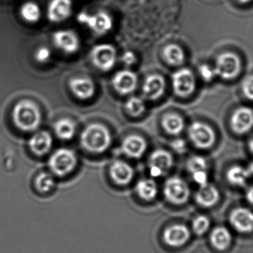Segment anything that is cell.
Segmentation results:
<instances>
[{"label":"cell","mask_w":253,"mask_h":253,"mask_svg":"<svg viewBox=\"0 0 253 253\" xmlns=\"http://www.w3.org/2000/svg\"><path fill=\"white\" fill-rule=\"evenodd\" d=\"M173 165V157L170 152L164 149H157L152 152L149 160L150 175L159 177L165 174Z\"/></svg>","instance_id":"cell-10"},{"label":"cell","mask_w":253,"mask_h":253,"mask_svg":"<svg viewBox=\"0 0 253 253\" xmlns=\"http://www.w3.org/2000/svg\"><path fill=\"white\" fill-rule=\"evenodd\" d=\"M243 94L248 100H253V75H249L241 84Z\"/></svg>","instance_id":"cell-34"},{"label":"cell","mask_w":253,"mask_h":253,"mask_svg":"<svg viewBox=\"0 0 253 253\" xmlns=\"http://www.w3.org/2000/svg\"><path fill=\"white\" fill-rule=\"evenodd\" d=\"M231 128L238 134H245L253 127V110L247 106L238 108L232 114Z\"/></svg>","instance_id":"cell-12"},{"label":"cell","mask_w":253,"mask_h":253,"mask_svg":"<svg viewBox=\"0 0 253 253\" xmlns=\"http://www.w3.org/2000/svg\"><path fill=\"white\" fill-rule=\"evenodd\" d=\"M190 238V231L184 224H174L167 227L164 232V240L170 247L184 245Z\"/></svg>","instance_id":"cell-15"},{"label":"cell","mask_w":253,"mask_h":253,"mask_svg":"<svg viewBox=\"0 0 253 253\" xmlns=\"http://www.w3.org/2000/svg\"><path fill=\"white\" fill-rule=\"evenodd\" d=\"M214 69L216 76L223 80H232L239 75L241 62L234 53H222L216 58Z\"/></svg>","instance_id":"cell-5"},{"label":"cell","mask_w":253,"mask_h":253,"mask_svg":"<svg viewBox=\"0 0 253 253\" xmlns=\"http://www.w3.org/2000/svg\"><path fill=\"white\" fill-rule=\"evenodd\" d=\"M249 148H250V150L251 151L252 153H253V137L249 143Z\"/></svg>","instance_id":"cell-41"},{"label":"cell","mask_w":253,"mask_h":253,"mask_svg":"<svg viewBox=\"0 0 253 253\" xmlns=\"http://www.w3.org/2000/svg\"><path fill=\"white\" fill-rule=\"evenodd\" d=\"M186 167L191 174L197 171H207V161L201 155H193L188 159Z\"/></svg>","instance_id":"cell-32"},{"label":"cell","mask_w":253,"mask_h":253,"mask_svg":"<svg viewBox=\"0 0 253 253\" xmlns=\"http://www.w3.org/2000/svg\"><path fill=\"white\" fill-rule=\"evenodd\" d=\"M236 1L237 2H240V3L245 4L250 2L251 0H236Z\"/></svg>","instance_id":"cell-42"},{"label":"cell","mask_w":253,"mask_h":253,"mask_svg":"<svg viewBox=\"0 0 253 253\" xmlns=\"http://www.w3.org/2000/svg\"><path fill=\"white\" fill-rule=\"evenodd\" d=\"M171 147L176 152L181 153V152H184L185 149H186V143L182 139H177V140H175L173 142L172 144H171Z\"/></svg>","instance_id":"cell-39"},{"label":"cell","mask_w":253,"mask_h":253,"mask_svg":"<svg viewBox=\"0 0 253 253\" xmlns=\"http://www.w3.org/2000/svg\"><path fill=\"white\" fill-rule=\"evenodd\" d=\"M136 191L140 198L145 201H152L158 195V186L152 179H142L136 185Z\"/></svg>","instance_id":"cell-26"},{"label":"cell","mask_w":253,"mask_h":253,"mask_svg":"<svg viewBox=\"0 0 253 253\" xmlns=\"http://www.w3.org/2000/svg\"><path fill=\"white\" fill-rule=\"evenodd\" d=\"M163 128L166 132L171 135H178L184 129L185 123L183 118L177 114H167L161 121Z\"/></svg>","instance_id":"cell-24"},{"label":"cell","mask_w":253,"mask_h":253,"mask_svg":"<svg viewBox=\"0 0 253 253\" xmlns=\"http://www.w3.org/2000/svg\"><path fill=\"white\" fill-rule=\"evenodd\" d=\"M20 14L28 23H38L41 17V8L36 2H26L20 8Z\"/></svg>","instance_id":"cell-29"},{"label":"cell","mask_w":253,"mask_h":253,"mask_svg":"<svg viewBox=\"0 0 253 253\" xmlns=\"http://www.w3.org/2000/svg\"><path fill=\"white\" fill-rule=\"evenodd\" d=\"M164 60L171 66H178L183 64L185 54L181 47L176 44H168L163 50Z\"/></svg>","instance_id":"cell-25"},{"label":"cell","mask_w":253,"mask_h":253,"mask_svg":"<svg viewBox=\"0 0 253 253\" xmlns=\"http://www.w3.org/2000/svg\"><path fill=\"white\" fill-rule=\"evenodd\" d=\"M164 194L169 202L175 205H182L187 202L191 191L185 180L174 176L166 180Z\"/></svg>","instance_id":"cell-4"},{"label":"cell","mask_w":253,"mask_h":253,"mask_svg":"<svg viewBox=\"0 0 253 253\" xmlns=\"http://www.w3.org/2000/svg\"><path fill=\"white\" fill-rule=\"evenodd\" d=\"M192 179L200 186H205L208 183V174L207 171H200L192 174Z\"/></svg>","instance_id":"cell-37"},{"label":"cell","mask_w":253,"mask_h":253,"mask_svg":"<svg viewBox=\"0 0 253 253\" xmlns=\"http://www.w3.org/2000/svg\"><path fill=\"white\" fill-rule=\"evenodd\" d=\"M232 239V235L229 229L223 226H217L210 234L211 245L220 251L226 250L230 246Z\"/></svg>","instance_id":"cell-23"},{"label":"cell","mask_w":253,"mask_h":253,"mask_svg":"<svg viewBox=\"0 0 253 253\" xmlns=\"http://www.w3.org/2000/svg\"><path fill=\"white\" fill-rule=\"evenodd\" d=\"M188 136L195 146L201 149L211 147L215 141L214 130L210 126L200 121H195L189 126Z\"/></svg>","instance_id":"cell-6"},{"label":"cell","mask_w":253,"mask_h":253,"mask_svg":"<svg viewBox=\"0 0 253 253\" xmlns=\"http://www.w3.org/2000/svg\"><path fill=\"white\" fill-rule=\"evenodd\" d=\"M249 171H250V174H253V163L250 164V167L248 168Z\"/></svg>","instance_id":"cell-43"},{"label":"cell","mask_w":253,"mask_h":253,"mask_svg":"<svg viewBox=\"0 0 253 253\" xmlns=\"http://www.w3.org/2000/svg\"><path fill=\"white\" fill-rule=\"evenodd\" d=\"M147 149V142L141 136L131 134L123 140L121 149L123 153L131 158H140Z\"/></svg>","instance_id":"cell-18"},{"label":"cell","mask_w":253,"mask_h":253,"mask_svg":"<svg viewBox=\"0 0 253 253\" xmlns=\"http://www.w3.org/2000/svg\"><path fill=\"white\" fill-rule=\"evenodd\" d=\"M165 79L158 74L149 75L145 79L142 87L143 95L151 100H157L162 97L165 92Z\"/></svg>","instance_id":"cell-17"},{"label":"cell","mask_w":253,"mask_h":253,"mask_svg":"<svg viewBox=\"0 0 253 253\" xmlns=\"http://www.w3.org/2000/svg\"><path fill=\"white\" fill-rule=\"evenodd\" d=\"M72 13V0H51L47 15L51 23H61L67 20Z\"/></svg>","instance_id":"cell-16"},{"label":"cell","mask_w":253,"mask_h":253,"mask_svg":"<svg viewBox=\"0 0 253 253\" xmlns=\"http://www.w3.org/2000/svg\"><path fill=\"white\" fill-rule=\"evenodd\" d=\"M250 174L248 169L244 168L241 166H233L228 170L226 177L231 184L235 186H244L247 183Z\"/></svg>","instance_id":"cell-28"},{"label":"cell","mask_w":253,"mask_h":253,"mask_svg":"<svg viewBox=\"0 0 253 253\" xmlns=\"http://www.w3.org/2000/svg\"><path fill=\"white\" fill-rule=\"evenodd\" d=\"M229 222L238 232L242 233L253 232V212L249 209L238 207L231 211Z\"/></svg>","instance_id":"cell-14"},{"label":"cell","mask_w":253,"mask_h":253,"mask_svg":"<svg viewBox=\"0 0 253 253\" xmlns=\"http://www.w3.org/2000/svg\"><path fill=\"white\" fill-rule=\"evenodd\" d=\"M220 199L218 189L213 185L207 183L205 186H200L195 195L196 202L201 207L209 208L215 205Z\"/></svg>","instance_id":"cell-22"},{"label":"cell","mask_w":253,"mask_h":253,"mask_svg":"<svg viewBox=\"0 0 253 253\" xmlns=\"http://www.w3.org/2000/svg\"><path fill=\"white\" fill-rule=\"evenodd\" d=\"M54 45L66 54L76 53L81 46V41L76 32L72 30H60L52 36Z\"/></svg>","instance_id":"cell-11"},{"label":"cell","mask_w":253,"mask_h":253,"mask_svg":"<svg viewBox=\"0 0 253 253\" xmlns=\"http://www.w3.org/2000/svg\"><path fill=\"white\" fill-rule=\"evenodd\" d=\"M35 56L37 61L39 62V63H45L51 57V51L47 47H40L35 52Z\"/></svg>","instance_id":"cell-36"},{"label":"cell","mask_w":253,"mask_h":253,"mask_svg":"<svg viewBox=\"0 0 253 253\" xmlns=\"http://www.w3.org/2000/svg\"><path fill=\"white\" fill-rule=\"evenodd\" d=\"M90 57L95 67L103 72H108L116 63L117 50L111 44H98L93 47Z\"/></svg>","instance_id":"cell-7"},{"label":"cell","mask_w":253,"mask_h":253,"mask_svg":"<svg viewBox=\"0 0 253 253\" xmlns=\"http://www.w3.org/2000/svg\"><path fill=\"white\" fill-rule=\"evenodd\" d=\"M35 187L41 193H47L54 188L55 181L54 177L49 173L42 172L35 179Z\"/></svg>","instance_id":"cell-31"},{"label":"cell","mask_w":253,"mask_h":253,"mask_svg":"<svg viewBox=\"0 0 253 253\" xmlns=\"http://www.w3.org/2000/svg\"><path fill=\"white\" fill-rule=\"evenodd\" d=\"M210 226V220L207 216L199 215L192 222L193 231L198 235H204L207 232Z\"/></svg>","instance_id":"cell-33"},{"label":"cell","mask_w":253,"mask_h":253,"mask_svg":"<svg viewBox=\"0 0 253 253\" xmlns=\"http://www.w3.org/2000/svg\"><path fill=\"white\" fill-rule=\"evenodd\" d=\"M51 134L46 131H39L34 134L29 141L31 150L38 156H42L49 152L52 146Z\"/></svg>","instance_id":"cell-21"},{"label":"cell","mask_w":253,"mask_h":253,"mask_svg":"<svg viewBox=\"0 0 253 253\" xmlns=\"http://www.w3.org/2000/svg\"><path fill=\"white\" fill-rule=\"evenodd\" d=\"M78 20L80 23L88 26L93 32L99 35L107 33L113 26L111 16L103 11L93 14L82 11L78 14Z\"/></svg>","instance_id":"cell-8"},{"label":"cell","mask_w":253,"mask_h":253,"mask_svg":"<svg viewBox=\"0 0 253 253\" xmlns=\"http://www.w3.org/2000/svg\"><path fill=\"white\" fill-rule=\"evenodd\" d=\"M121 59H122L123 63L128 66L134 65L135 63L136 60H137L135 54L131 51H127L124 52Z\"/></svg>","instance_id":"cell-38"},{"label":"cell","mask_w":253,"mask_h":253,"mask_svg":"<svg viewBox=\"0 0 253 253\" xmlns=\"http://www.w3.org/2000/svg\"><path fill=\"white\" fill-rule=\"evenodd\" d=\"M72 93L81 100H88L95 93V85L92 80L88 78H73L69 81Z\"/></svg>","instance_id":"cell-20"},{"label":"cell","mask_w":253,"mask_h":253,"mask_svg":"<svg viewBox=\"0 0 253 253\" xmlns=\"http://www.w3.org/2000/svg\"><path fill=\"white\" fill-rule=\"evenodd\" d=\"M246 196H247V199L248 202L253 205V186H252L251 187L248 189Z\"/></svg>","instance_id":"cell-40"},{"label":"cell","mask_w":253,"mask_h":253,"mask_svg":"<svg viewBox=\"0 0 253 253\" xmlns=\"http://www.w3.org/2000/svg\"><path fill=\"white\" fill-rule=\"evenodd\" d=\"M110 175L115 183L125 186L132 180L134 171L132 167L126 162L117 161L111 166Z\"/></svg>","instance_id":"cell-19"},{"label":"cell","mask_w":253,"mask_h":253,"mask_svg":"<svg viewBox=\"0 0 253 253\" xmlns=\"http://www.w3.org/2000/svg\"><path fill=\"white\" fill-rule=\"evenodd\" d=\"M127 113L132 117H138L144 113L146 104L143 99L136 96L130 97L125 103Z\"/></svg>","instance_id":"cell-30"},{"label":"cell","mask_w":253,"mask_h":253,"mask_svg":"<svg viewBox=\"0 0 253 253\" xmlns=\"http://www.w3.org/2000/svg\"><path fill=\"white\" fill-rule=\"evenodd\" d=\"M56 135L62 140H71L75 136L76 124L74 121L67 118H63L57 121L54 124Z\"/></svg>","instance_id":"cell-27"},{"label":"cell","mask_w":253,"mask_h":253,"mask_svg":"<svg viewBox=\"0 0 253 253\" xmlns=\"http://www.w3.org/2000/svg\"><path fill=\"white\" fill-rule=\"evenodd\" d=\"M78 157L73 150L67 148H60L50 157L48 166L54 174L64 177L70 174L76 168Z\"/></svg>","instance_id":"cell-3"},{"label":"cell","mask_w":253,"mask_h":253,"mask_svg":"<svg viewBox=\"0 0 253 253\" xmlns=\"http://www.w3.org/2000/svg\"><path fill=\"white\" fill-rule=\"evenodd\" d=\"M112 137L109 130L100 124H91L83 131L81 143L83 147L92 153H102L112 144Z\"/></svg>","instance_id":"cell-1"},{"label":"cell","mask_w":253,"mask_h":253,"mask_svg":"<svg viewBox=\"0 0 253 253\" xmlns=\"http://www.w3.org/2000/svg\"><path fill=\"white\" fill-rule=\"evenodd\" d=\"M198 72H199L200 75H201L203 80L207 81V82L212 81L214 78L217 77L216 76L215 72H214V67H211L210 65H201L198 69Z\"/></svg>","instance_id":"cell-35"},{"label":"cell","mask_w":253,"mask_h":253,"mask_svg":"<svg viewBox=\"0 0 253 253\" xmlns=\"http://www.w3.org/2000/svg\"><path fill=\"white\" fill-rule=\"evenodd\" d=\"M112 86L121 95L131 94L137 88V76L132 71L125 69L119 71L112 80Z\"/></svg>","instance_id":"cell-13"},{"label":"cell","mask_w":253,"mask_h":253,"mask_svg":"<svg viewBox=\"0 0 253 253\" xmlns=\"http://www.w3.org/2000/svg\"><path fill=\"white\" fill-rule=\"evenodd\" d=\"M13 121L22 131H34L41 125V113L36 103L23 100L15 105L12 112Z\"/></svg>","instance_id":"cell-2"},{"label":"cell","mask_w":253,"mask_h":253,"mask_svg":"<svg viewBox=\"0 0 253 253\" xmlns=\"http://www.w3.org/2000/svg\"><path fill=\"white\" fill-rule=\"evenodd\" d=\"M172 86L176 95L180 97H189L195 91L196 86L195 77L192 70L182 68L172 75Z\"/></svg>","instance_id":"cell-9"}]
</instances>
